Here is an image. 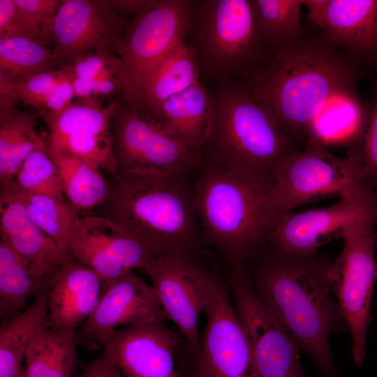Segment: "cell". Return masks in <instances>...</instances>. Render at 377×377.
Masks as SVG:
<instances>
[{"mask_svg": "<svg viewBox=\"0 0 377 377\" xmlns=\"http://www.w3.org/2000/svg\"><path fill=\"white\" fill-rule=\"evenodd\" d=\"M81 377H123L112 355L103 350L102 355L90 362L84 369Z\"/></svg>", "mask_w": 377, "mask_h": 377, "instance_id": "40", "label": "cell"}, {"mask_svg": "<svg viewBox=\"0 0 377 377\" xmlns=\"http://www.w3.org/2000/svg\"><path fill=\"white\" fill-rule=\"evenodd\" d=\"M204 311L207 323L198 360L186 377H257L248 334L220 279Z\"/></svg>", "mask_w": 377, "mask_h": 377, "instance_id": "14", "label": "cell"}, {"mask_svg": "<svg viewBox=\"0 0 377 377\" xmlns=\"http://www.w3.org/2000/svg\"><path fill=\"white\" fill-rule=\"evenodd\" d=\"M193 0H160L128 21L117 55L121 60L120 98L135 103L163 59L185 40Z\"/></svg>", "mask_w": 377, "mask_h": 377, "instance_id": "9", "label": "cell"}, {"mask_svg": "<svg viewBox=\"0 0 377 377\" xmlns=\"http://www.w3.org/2000/svg\"><path fill=\"white\" fill-rule=\"evenodd\" d=\"M374 191L365 182L355 158L333 155L318 140L284 158L267 188L269 200L280 214L327 197L339 198Z\"/></svg>", "mask_w": 377, "mask_h": 377, "instance_id": "7", "label": "cell"}, {"mask_svg": "<svg viewBox=\"0 0 377 377\" xmlns=\"http://www.w3.org/2000/svg\"><path fill=\"white\" fill-rule=\"evenodd\" d=\"M192 148L201 151L212 125L210 92L200 81L168 98L150 114Z\"/></svg>", "mask_w": 377, "mask_h": 377, "instance_id": "21", "label": "cell"}, {"mask_svg": "<svg viewBox=\"0 0 377 377\" xmlns=\"http://www.w3.org/2000/svg\"><path fill=\"white\" fill-rule=\"evenodd\" d=\"M17 377H27L25 373V371L24 369V367H22V369H21L20 372L19 373Z\"/></svg>", "mask_w": 377, "mask_h": 377, "instance_id": "43", "label": "cell"}, {"mask_svg": "<svg viewBox=\"0 0 377 377\" xmlns=\"http://www.w3.org/2000/svg\"><path fill=\"white\" fill-rule=\"evenodd\" d=\"M376 224L364 221L346 229L343 249L330 268L332 291L348 325L351 353L357 366L365 358L371 296L377 279Z\"/></svg>", "mask_w": 377, "mask_h": 377, "instance_id": "10", "label": "cell"}, {"mask_svg": "<svg viewBox=\"0 0 377 377\" xmlns=\"http://www.w3.org/2000/svg\"><path fill=\"white\" fill-rule=\"evenodd\" d=\"M213 119L200 152L207 163L249 176L266 190L279 165L298 150L243 82L212 86Z\"/></svg>", "mask_w": 377, "mask_h": 377, "instance_id": "5", "label": "cell"}, {"mask_svg": "<svg viewBox=\"0 0 377 377\" xmlns=\"http://www.w3.org/2000/svg\"><path fill=\"white\" fill-rule=\"evenodd\" d=\"M67 75L74 90L75 98L94 97L91 80H84Z\"/></svg>", "mask_w": 377, "mask_h": 377, "instance_id": "42", "label": "cell"}, {"mask_svg": "<svg viewBox=\"0 0 377 377\" xmlns=\"http://www.w3.org/2000/svg\"><path fill=\"white\" fill-rule=\"evenodd\" d=\"M34 276L18 256L0 240V316L6 320L21 313L28 299L50 286Z\"/></svg>", "mask_w": 377, "mask_h": 377, "instance_id": "31", "label": "cell"}, {"mask_svg": "<svg viewBox=\"0 0 377 377\" xmlns=\"http://www.w3.org/2000/svg\"><path fill=\"white\" fill-rule=\"evenodd\" d=\"M36 119L14 106L0 109V186H8L23 161L45 138L36 131Z\"/></svg>", "mask_w": 377, "mask_h": 377, "instance_id": "28", "label": "cell"}, {"mask_svg": "<svg viewBox=\"0 0 377 377\" xmlns=\"http://www.w3.org/2000/svg\"><path fill=\"white\" fill-rule=\"evenodd\" d=\"M104 282L92 269L69 256L50 286L47 327L53 330H75L98 306Z\"/></svg>", "mask_w": 377, "mask_h": 377, "instance_id": "20", "label": "cell"}, {"mask_svg": "<svg viewBox=\"0 0 377 377\" xmlns=\"http://www.w3.org/2000/svg\"><path fill=\"white\" fill-rule=\"evenodd\" d=\"M3 188L66 200L59 167L46 137L27 156L11 183Z\"/></svg>", "mask_w": 377, "mask_h": 377, "instance_id": "33", "label": "cell"}, {"mask_svg": "<svg viewBox=\"0 0 377 377\" xmlns=\"http://www.w3.org/2000/svg\"><path fill=\"white\" fill-rule=\"evenodd\" d=\"M200 80V71L195 53L184 40L161 63L134 103L150 114L164 101Z\"/></svg>", "mask_w": 377, "mask_h": 377, "instance_id": "26", "label": "cell"}, {"mask_svg": "<svg viewBox=\"0 0 377 377\" xmlns=\"http://www.w3.org/2000/svg\"><path fill=\"white\" fill-rule=\"evenodd\" d=\"M376 66L377 67V63H376Z\"/></svg>", "mask_w": 377, "mask_h": 377, "instance_id": "44", "label": "cell"}, {"mask_svg": "<svg viewBox=\"0 0 377 377\" xmlns=\"http://www.w3.org/2000/svg\"><path fill=\"white\" fill-rule=\"evenodd\" d=\"M364 221L377 223L374 191L343 196L330 206L281 214L267 243L295 254H313L329 242L342 238L346 229Z\"/></svg>", "mask_w": 377, "mask_h": 377, "instance_id": "13", "label": "cell"}, {"mask_svg": "<svg viewBox=\"0 0 377 377\" xmlns=\"http://www.w3.org/2000/svg\"><path fill=\"white\" fill-rule=\"evenodd\" d=\"M181 334L164 323L150 321L115 330L103 350L123 377H182L175 365Z\"/></svg>", "mask_w": 377, "mask_h": 377, "instance_id": "17", "label": "cell"}, {"mask_svg": "<svg viewBox=\"0 0 377 377\" xmlns=\"http://www.w3.org/2000/svg\"><path fill=\"white\" fill-rule=\"evenodd\" d=\"M229 286L251 342L257 377H307L297 343L260 301L244 268H234Z\"/></svg>", "mask_w": 377, "mask_h": 377, "instance_id": "12", "label": "cell"}, {"mask_svg": "<svg viewBox=\"0 0 377 377\" xmlns=\"http://www.w3.org/2000/svg\"><path fill=\"white\" fill-rule=\"evenodd\" d=\"M121 65L119 57L110 51L99 50L81 54L59 70L67 75L84 80H91L108 66Z\"/></svg>", "mask_w": 377, "mask_h": 377, "instance_id": "38", "label": "cell"}, {"mask_svg": "<svg viewBox=\"0 0 377 377\" xmlns=\"http://www.w3.org/2000/svg\"><path fill=\"white\" fill-rule=\"evenodd\" d=\"M72 233L97 246L114 262L129 270L142 269L145 271L158 257L112 221L97 214L82 216Z\"/></svg>", "mask_w": 377, "mask_h": 377, "instance_id": "27", "label": "cell"}, {"mask_svg": "<svg viewBox=\"0 0 377 377\" xmlns=\"http://www.w3.org/2000/svg\"><path fill=\"white\" fill-rule=\"evenodd\" d=\"M160 0L103 1L105 5L126 18H133L155 7Z\"/></svg>", "mask_w": 377, "mask_h": 377, "instance_id": "41", "label": "cell"}, {"mask_svg": "<svg viewBox=\"0 0 377 377\" xmlns=\"http://www.w3.org/2000/svg\"><path fill=\"white\" fill-rule=\"evenodd\" d=\"M117 100L103 105L101 98H76L60 110L38 111L37 115L48 128V143L55 146L70 139L112 133Z\"/></svg>", "mask_w": 377, "mask_h": 377, "instance_id": "23", "label": "cell"}, {"mask_svg": "<svg viewBox=\"0 0 377 377\" xmlns=\"http://www.w3.org/2000/svg\"><path fill=\"white\" fill-rule=\"evenodd\" d=\"M15 36L28 38L47 45L49 43L14 0H0V38Z\"/></svg>", "mask_w": 377, "mask_h": 377, "instance_id": "37", "label": "cell"}, {"mask_svg": "<svg viewBox=\"0 0 377 377\" xmlns=\"http://www.w3.org/2000/svg\"><path fill=\"white\" fill-rule=\"evenodd\" d=\"M205 240L234 268H243L267 243L280 214L266 188L245 175L207 163L193 191Z\"/></svg>", "mask_w": 377, "mask_h": 377, "instance_id": "4", "label": "cell"}, {"mask_svg": "<svg viewBox=\"0 0 377 377\" xmlns=\"http://www.w3.org/2000/svg\"><path fill=\"white\" fill-rule=\"evenodd\" d=\"M183 177L117 172L97 215L112 221L156 256L192 261L200 236L193 192Z\"/></svg>", "mask_w": 377, "mask_h": 377, "instance_id": "3", "label": "cell"}, {"mask_svg": "<svg viewBox=\"0 0 377 377\" xmlns=\"http://www.w3.org/2000/svg\"><path fill=\"white\" fill-rule=\"evenodd\" d=\"M185 41L195 53L200 81L209 87L244 83L271 54L251 0H193Z\"/></svg>", "mask_w": 377, "mask_h": 377, "instance_id": "6", "label": "cell"}, {"mask_svg": "<svg viewBox=\"0 0 377 377\" xmlns=\"http://www.w3.org/2000/svg\"><path fill=\"white\" fill-rule=\"evenodd\" d=\"M52 153L61 174L65 198L75 209L87 211L106 200L110 184L97 165L74 156Z\"/></svg>", "mask_w": 377, "mask_h": 377, "instance_id": "29", "label": "cell"}, {"mask_svg": "<svg viewBox=\"0 0 377 377\" xmlns=\"http://www.w3.org/2000/svg\"><path fill=\"white\" fill-rule=\"evenodd\" d=\"M247 264L258 297L311 360L318 377H342L330 337L349 328L332 296V261L318 252L295 254L267 243Z\"/></svg>", "mask_w": 377, "mask_h": 377, "instance_id": "1", "label": "cell"}, {"mask_svg": "<svg viewBox=\"0 0 377 377\" xmlns=\"http://www.w3.org/2000/svg\"><path fill=\"white\" fill-rule=\"evenodd\" d=\"M79 344L75 330H53L47 326L33 339L25 355L27 377H75Z\"/></svg>", "mask_w": 377, "mask_h": 377, "instance_id": "25", "label": "cell"}, {"mask_svg": "<svg viewBox=\"0 0 377 377\" xmlns=\"http://www.w3.org/2000/svg\"><path fill=\"white\" fill-rule=\"evenodd\" d=\"M111 128L117 172L184 175L205 164L200 151L131 101L119 98Z\"/></svg>", "mask_w": 377, "mask_h": 377, "instance_id": "8", "label": "cell"}, {"mask_svg": "<svg viewBox=\"0 0 377 377\" xmlns=\"http://www.w3.org/2000/svg\"><path fill=\"white\" fill-rule=\"evenodd\" d=\"M155 288L167 319L177 326L186 355L179 373L194 370L200 352L199 319L207 297L219 278L193 261L157 257L145 271Z\"/></svg>", "mask_w": 377, "mask_h": 377, "instance_id": "11", "label": "cell"}, {"mask_svg": "<svg viewBox=\"0 0 377 377\" xmlns=\"http://www.w3.org/2000/svg\"><path fill=\"white\" fill-rule=\"evenodd\" d=\"M128 22L103 1H62L50 29L58 70L87 52L106 50L117 54Z\"/></svg>", "mask_w": 377, "mask_h": 377, "instance_id": "15", "label": "cell"}, {"mask_svg": "<svg viewBox=\"0 0 377 377\" xmlns=\"http://www.w3.org/2000/svg\"><path fill=\"white\" fill-rule=\"evenodd\" d=\"M68 255L96 272L103 281L105 288L131 271L117 264L97 246L73 233L68 242Z\"/></svg>", "mask_w": 377, "mask_h": 377, "instance_id": "36", "label": "cell"}, {"mask_svg": "<svg viewBox=\"0 0 377 377\" xmlns=\"http://www.w3.org/2000/svg\"><path fill=\"white\" fill-rule=\"evenodd\" d=\"M58 70L52 48L20 36L0 38V71L18 76Z\"/></svg>", "mask_w": 377, "mask_h": 377, "instance_id": "34", "label": "cell"}, {"mask_svg": "<svg viewBox=\"0 0 377 377\" xmlns=\"http://www.w3.org/2000/svg\"><path fill=\"white\" fill-rule=\"evenodd\" d=\"M50 286L41 289L23 312L8 319L0 327V377H17L34 337L47 326Z\"/></svg>", "mask_w": 377, "mask_h": 377, "instance_id": "24", "label": "cell"}, {"mask_svg": "<svg viewBox=\"0 0 377 377\" xmlns=\"http://www.w3.org/2000/svg\"><path fill=\"white\" fill-rule=\"evenodd\" d=\"M74 98L72 84L61 70L25 76L0 71V109L20 101L37 111H58Z\"/></svg>", "mask_w": 377, "mask_h": 377, "instance_id": "22", "label": "cell"}, {"mask_svg": "<svg viewBox=\"0 0 377 377\" xmlns=\"http://www.w3.org/2000/svg\"><path fill=\"white\" fill-rule=\"evenodd\" d=\"M167 319L155 288L128 271L105 288L77 334L79 344L104 347L119 326Z\"/></svg>", "mask_w": 377, "mask_h": 377, "instance_id": "16", "label": "cell"}, {"mask_svg": "<svg viewBox=\"0 0 377 377\" xmlns=\"http://www.w3.org/2000/svg\"><path fill=\"white\" fill-rule=\"evenodd\" d=\"M357 61L324 37L309 36L271 51L244 83L295 142L304 147L313 124L337 95L355 89Z\"/></svg>", "mask_w": 377, "mask_h": 377, "instance_id": "2", "label": "cell"}, {"mask_svg": "<svg viewBox=\"0 0 377 377\" xmlns=\"http://www.w3.org/2000/svg\"><path fill=\"white\" fill-rule=\"evenodd\" d=\"M367 106V121L360 140L349 149L356 159L366 183L377 188V83Z\"/></svg>", "mask_w": 377, "mask_h": 377, "instance_id": "35", "label": "cell"}, {"mask_svg": "<svg viewBox=\"0 0 377 377\" xmlns=\"http://www.w3.org/2000/svg\"><path fill=\"white\" fill-rule=\"evenodd\" d=\"M0 240L30 273L50 285L70 256L33 222L18 197L6 188L0 191Z\"/></svg>", "mask_w": 377, "mask_h": 377, "instance_id": "19", "label": "cell"}, {"mask_svg": "<svg viewBox=\"0 0 377 377\" xmlns=\"http://www.w3.org/2000/svg\"><path fill=\"white\" fill-rule=\"evenodd\" d=\"M16 5L29 20L52 43L51 24L62 1L58 0H14Z\"/></svg>", "mask_w": 377, "mask_h": 377, "instance_id": "39", "label": "cell"}, {"mask_svg": "<svg viewBox=\"0 0 377 377\" xmlns=\"http://www.w3.org/2000/svg\"><path fill=\"white\" fill-rule=\"evenodd\" d=\"M8 189L20 200L33 222L68 255L69 239L81 212L67 200Z\"/></svg>", "mask_w": 377, "mask_h": 377, "instance_id": "32", "label": "cell"}, {"mask_svg": "<svg viewBox=\"0 0 377 377\" xmlns=\"http://www.w3.org/2000/svg\"><path fill=\"white\" fill-rule=\"evenodd\" d=\"M309 20L357 61L377 63V0H302Z\"/></svg>", "mask_w": 377, "mask_h": 377, "instance_id": "18", "label": "cell"}, {"mask_svg": "<svg viewBox=\"0 0 377 377\" xmlns=\"http://www.w3.org/2000/svg\"><path fill=\"white\" fill-rule=\"evenodd\" d=\"M257 29L270 51L305 36L301 25L302 0H251Z\"/></svg>", "mask_w": 377, "mask_h": 377, "instance_id": "30", "label": "cell"}]
</instances>
